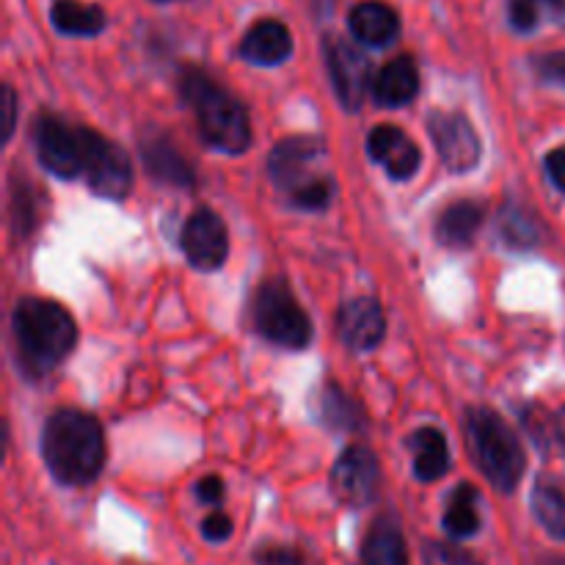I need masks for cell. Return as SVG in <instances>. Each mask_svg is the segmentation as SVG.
<instances>
[{
	"instance_id": "ba28073f",
	"label": "cell",
	"mask_w": 565,
	"mask_h": 565,
	"mask_svg": "<svg viewBox=\"0 0 565 565\" xmlns=\"http://www.w3.org/2000/svg\"><path fill=\"white\" fill-rule=\"evenodd\" d=\"M33 141L50 174L61 180L83 177V127H72L55 114H39L33 121Z\"/></svg>"
},
{
	"instance_id": "5bb4252c",
	"label": "cell",
	"mask_w": 565,
	"mask_h": 565,
	"mask_svg": "<svg viewBox=\"0 0 565 565\" xmlns=\"http://www.w3.org/2000/svg\"><path fill=\"white\" fill-rule=\"evenodd\" d=\"M367 152L375 163L384 166L392 180H412L423 163L417 143L395 125L375 127L367 138Z\"/></svg>"
},
{
	"instance_id": "9a60e30c",
	"label": "cell",
	"mask_w": 565,
	"mask_h": 565,
	"mask_svg": "<svg viewBox=\"0 0 565 565\" xmlns=\"http://www.w3.org/2000/svg\"><path fill=\"white\" fill-rule=\"evenodd\" d=\"M241 55L254 66H279L292 55V33L279 20H259L246 31Z\"/></svg>"
},
{
	"instance_id": "2e32d148",
	"label": "cell",
	"mask_w": 565,
	"mask_h": 565,
	"mask_svg": "<svg viewBox=\"0 0 565 565\" xmlns=\"http://www.w3.org/2000/svg\"><path fill=\"white\" fill-rule=\"evenodd\" d=\"M348 28L353 39L367 47H390L401 36V17L381 0H364L348 14Z\"/></svg>"
},
{
	"instance_id": "d6986e66",
	"label": "cell",
	"mask_w": 565,
	"mask_h": 565,
	"mask_svg": "<svg viewBox=\"0 0 565 565\" xmlns=\"http://www.w3.org/2000/svg\"><path fill=\"white\" fill-rule=\"evenodd\" d=\"M483 218L486 210L480 202H472V199L452 202L450 207L441 210L439 221H436V237L447 248H467L472 246Z\"/></svg>"
},
{
	"instance_id": "f1b7e54d",
	"label": "cell",
	"mask_w": 565,
	"mask_h": 565,
	"mask_svg": "<svg viewBox=\"0 0 565 565\" xmlns=\"http://www.w3.org/2000/svg\"><path fill=\"white\" fill-rule=\"evenodd\" d=\"M530 64H533V72L539 75V81L550 83V86H565V50L535 55Z\"/></svg>"
},
{
	"instance_id": "d590c367",
	"label": "cell",
	"mask_w": 565,
	"mask_h": 565,
	"mask_svg": "<svg viewBox=\"0 0 565 565\" xmlns=\"http://www.w3.org/2000/svg\"><path fill=\"white\" fill-rule=\"evenodd\" d=\"M3 108H6L3 130H6V138H11V132H14V116H17V97L11 86L3 88Z\"/></svg>"
},
{
	"instance_id": "7402d4cb",
	"label": "cell",
	"mask_w": 565,
	"mask_h": 565,
	"mask_svg": "<svg viewBox=\"0 0 565 565\" xmlns=\"http://www.w3.org/2000/svg\"><path fill=\"white\" fill-rule=\"evenodd\" d=\"M414 447V475H417L423 483H436L439 478H445L447 469H450V447L441 430L436 428H423L414 434L412 439Z\"/></svg>"
},
{
	"instance_id": "74e56055",
	"label": "cell",
	"mask_w": 565,
	"mask_h": 565,
	"mask_svg": "<svg viewBox=\"0 0 565 565\" xmlns=\"http://www.w3.org/2000/svg\"><path fill=\"white\" fill-rule=\"evenodd\" d=\"M160 3H166V0H160Z\"/></svg>"
},
{
	"instance_id": "6da1fadb",
	"label": "cell",
	"mask_w": 565,
	"mask_h": 565,
	"mask_svg": "<svg viewBox=\"0 0 565 565\" xmlns=\"http://www.w3.org/2000/svg\"><path fill=\"white\" fill-rule=\"evenodd\" d=\"M42 456L50 475L64 486H88L105 467L103 425L86 412L61 408L42 430Z\"/></svg>"
},
{
	"instance_id": "1f68e13d",
	"label": "cell",
	"mask_w": 565,
	"mask_h": 565,
	"mask_svg": "<svg viewBox=\"0 0 565 565\" xmlns=\"http://www.w3.org/2000/svg\"><path fill=\"white\" fill-rule=\"evenodd\" d=\"M232 530L235 527H232V519L226 513H210L202 522V535L207 541H213V544H221V541L230 539Z\"/></svg>"
},
{
	"instance_id": "7a4b0ae2",
	"label": "cell",
	"mask_w": 565,
	"mask_h": 565,
	"mask_svg": "<svg viewBox=\"0 0 565 565\" xmlns=\"http://www.w3.org/2000/svg\"><path fill=\"white\" fill-rule=\"evenodd\" d=\"M17 353L28 373L47 375L72 353L77 342V326L61 303L44 298H25L17 303L14 318Z\"/></svg>"
},
{
	"instance_id": "277c9868",
	"label": "cell",
	"mask_w": 565,
	"mask_h": 565,
	"mask_svg": "<svg viewBox=\"0 0 565 565\" xmlns=\"http://www.w3.org/2000/svg\"><path fill=\"white\" fill-rule=\"evenodd\" d=\"M463 430L475 463L489 478V483L502 494L516 489L524 475V450L505 419L491 408H469L463 417Z\"/></svg>"
},
{
	"instance_id": "ac0fdd59",
	"label": "cell",
	"mask_w": 565,
	"mask_h": 565,
	"mask_svg": "<svg viewBox=\"0 0 565 565\" xmlns=\"http://www.w3.org/2000/svg\"><path fill=\"white\" fill-rule=\"evenodd\" d=\"M141 158L154 180L177 188L193 185L191 163L182 158L180 149H177L174 143H171V138H166L163 132H149V136H143Z\"/></svg>"
},
{
	"instance_id": "ffe728a7",
	"label": "cell",
	"mask_w": 565,
	"mask_h": 565,
	"mask_svg": "<svg viewBox=\"0 0 565 565\" xmlns=\"http://www.w3.org/2000/svg\"><path fill=\"white\" fill-rule=\"evenodd\" d=\"M50 22L64 36H97L108 25V17L97 3L81 0H53L50 3Z\"/></svg>"
},
{
	"instance_id": "836d02e7",
	"label": "cell",
	"mask_w": 565,
	"mask_h": 565,
	"mask_svg": "<svg viewBox=\"0 0 565 565\" xmlns=\"http://www.w3.org/2000/svg\"><path fill=\"white\" fill-rule=\"evenodd\" d=\"M544 166H546V177L552 180V185H555L557 191L565 193V147L552 149V152L546 154Z\"/></svg>"
},
{
	"instance_id": "f546056e",
	"label": "cell",
	"mask_w": 565,
	"mask_h": 565,
	"mask_svg": "<svg viewBox=\"0 0 565 565\" xmlns=\"http://www.w3.org/2000/svg\"><path fill=\"white\" fill-rule=\"evenodd\" d=\"M425 565H480L469 555L467 550H458L452 544H441V541H430L425 546Z\"/></svg>"
},
{
	"instance_id": "52a82bcc",
	"label": "cell",
	"mask_w": 565,
	"mask_h": 565,
	"mask_svg": "<svg viewBox=\"0 0 565 565\" xmlns=\"http://www.w3.org/2000/svg\"><path fill=\"white\" fill-rule=\"evenodd\" d=\"M83 177L97 196L121 202L132 188L130 158L103 132L83 127Z\"/></svg>"
},
{
	"instance_id": "9c48e42d",
	"label": "cell",
	"mask_w": 565,
	"mask_h": 565,
	"mask_svg": "<svg viewBox=\"0 0 565 565\" xmlns=\"http://www.w3.org/2000/svg\"><path fill=\"white\" fill-rule=\"evenodd\" d=\"M326 64H329L331 83H334V92L340 97V103L348 110L362 108L367 92H373V66L370 58L342 36H326L323 42Z\"/></svg>"
},
{
	"instance_id": "8d00e7d4",
	"label": "cell",
	"mask_w": 565,
	"mask_h": 565,
	"mask_svg": "<svg viewBox=\"0 0 565 565\" xmlns=\"http://www.w3.org/2000/svg\"><path fill=\"white\" fill-rule=\"evenodd\" d=\"M544 565H565V561H561V557H552V561H546Z\"/></svg>"
},
{
	"instance_id": "d4e9b609",
	"label": "cell",
	"mask_w": 565,
	"mask_h": 565,
	"mask_svg": "<svg viewBox=\"0 0 565 565\" xmlns=\"http://www.w3.org/2000/svg\"><path fill=\"white\" fill-rule=\"evenodd\" d=\"M530 502H533V513L541 527L552 539L565 541V491L561 486L550 483V480H539Z\"/></svg>"
},
{
	"instance_id": "484cf974",
	"label": "cell",
	"mask_w": 565,
	"mask_h": 565,
	"mask_svg": "<svg viewBox=\"0 0 565 565\" xmlns=\"http://www.w3.org/2000/svg\"><path fill=\"white\" fill-rule=\"evenodd\" d=\"M524 425L533 434L535 445H541L544 450L557 452V456L565 458V406L557 408V412H541V408H533L524 417Z\"/></svg>"
},
{
	"instance_id": "5b68a950",
	"label": "cell",
	"mask_w": 565,
	"mask_h": 565,
	"mask_svg": "<svg viewBox=\"0 0 565 565\" xmlns=\"http://www.w3.org/2000/svg\"><path fill=\"white\" fill-rule=\"evenodd\" d=\"M323 141L312 136L285 138L270 152V180L290 196V202L298 210H326L331 204L334 185H331L329 177L315 171V166H318V160H323Z\"/></svg>"
},
{
	"instance_id": "4fadbf2b",
	"label": "cell",
	"mask_w": 565,
	"mask_h": 565,
	"mask_svg": "<svg viewBox=\"0 0 565 565\" xmlns=\"http://www.w3.org/2000/svg\"><path fill=\"white\" fill-rule=\"evenodd\" d=\"M337 331L351 351H373L386 334L384 309L375 298H353L337 315Z\"/></svg>"
},
{
	"instance_id": "e575fe53",
	"label": "cell",
	"mask_w": 565,
	"mask_h": 565,
	"mask_svg": "<svg viewBox=\"0 0 565 565\" xmlns=\"http://www.w3.org/2000/svg\"><path fill=\"white\" fill-rule=\"evenodd\" d=\"M196 497L204 502V505H218L224 500V480L215 478V475H207L196 483Z\"/></svg>"
},
{
	"instance_id": "30bf717a",
	"label": "cell",
	"mask_w": 565,
	"mask_h": 565,
	"mask_svg": "<svg viewBox=\"0 0 565 565\" xmlns=\"http://www.w3.org/2000/svg\"><path fill=\"white\" fill-rule=\"evenodd\" d=\"M428 132L436 143L441 163L456 174L480 163V138L472 121L461 110H436L428 119Z\"/></svg>"
},
{
	"instance_id": "cb8c5ba5",
	"label": "cell",
	"mask_w": 565,
	"mask_h": 565,
	"mask_svg": "<svg viewBox=\"0 0 565 565\" xmlns=\"http://www.w3.org/2000/svg\"><path fill=\"white\" fill-rule=\"evenodd\" d=\"M445 530L452 535V539H472V535H478L480 511H478V489H475V486L463 483L452 491L445 511Z\"/></svg>"
},
{
	"instance_id": "8fae6325",
	"label": "cell",
	"mask_w": 565,
	"mask_h": 565,
	"mask_svg": "<svg viewBox=\"0 0 565 565\" xmlns=\"http://www.w3.org/2000/svg\"><path fill=\"white\" fill-rule=\"evenodd\" d=\"M180 246L196 270H218L230 254V232L224 218L213 210L199 207L182 226Z\"/></svg>"
},
{
	"instance_id": "4dcf8cb0",
	"label": "cell",
	"mask_w": 565,
	"mask_h": 565,
	"mask_svg": "<svg viewBox=\"0 0 565 565\" xmlns=\"http://www.w3.org/2000/svg\"><path fill=\"white\" fill-rule=\"evenodd\" d=\"M14 210H11V221H14V230L20 235L31 232V226L36 224V196L31 191H14V199H11Z\"/></svg>"
},
{
	"instance_id": "e0dca14e",
	"label": "cell",
	"mask_w": 565,
	"mask_h": 565,
	"mask_svg": "<svg viewBox=\"0 0 565 565\" xmlns=\"http://www.w3.org/2000/svg\"><path fill=\"white\" fill-rule=\"evenodd\" d=\"M419 92V72L412 55H397L386 61L373 77V99L384 108H401L408 105Z\"/></svg>"
},
{
	"instance_id": "4316f807",
	"label": "cell",
	"mask_w": 565,
	"mask_h": 565,
	"mask_svg": "<svg viewBox=\"0 0 565 565\" xmlns=\"http://www.w3.org/2000/svg\"><path fill=\"white\" fill-rule=\"evenodd\" d=\"M500 232L502 241L513 248H530L539 243V221L527 213V210L516 207V204H508L500 215Z\"/></svg>"
},
{
	"instance_id": "d6a6232c",
	"label": "cell",
	"mask_w": 565,
	"mask_h": 565,
	"mask_svg": "<svg viewBox=\"0 0 565 565\" xmlns=\"http://www.w3.org/2000/svg\"><path fill=\"white\" fill-rule=\"evenodd\" d=\"M259 565H303V557L296 550H287V546H263L257 552Z\"/></svg>"
},
{
	"instance_id": "7c38bea8",
	"label": "cell",
	"mask_w": 565,
	"mask_h": 565,
	"mask_svg": "<svg viewBox=\"0 0 565 565\" xmlns=\"http://www.w3.org/2000/svg\"><path fill=\"white\" fill-rule=\"evenodd\" d=\"M379 458L362 445L348 447L331 469V489L337 500L351 508H364L379 491Z\"/></svg>"
},
{
	"instance_id": "603a6c76",
	"label": "cell",
	"mask_w": 565,
	"mask_h": 565,
	"mask_svg": "<svg viewBox=\"0 0 565 565\" xmlns=\"http://www.w3.org/2000/svg\"><path fill=\"white\" fill-rule=\"evenodd\" d=\"M508 22L519 33H535L541 25H565V0H508Z\"/></svg>"
},
{
	"instance_id": "3957f363",
	"label": "cell",
	"mask_w": 565,
	"mask_h": 565,
	"mask_svg": "<svg viewBox=\"0 0 565 565\" xmlns=\"http://www.w3.org/2000/svg\"><path fill=\"white\" fill-rule=\"evenodd\" d=\"M182 99L193 108L199 121V132L210 147L221 149L226 154H241L252 147V121L248 110L243 108L241 99L232 97L221 83L204 70L182 72L180 77Z\"/></svg>"
},
{
	"instance_id": "8992f818",
	"label": "cell",
	"mask_w": 565,
	"mask_h": 565,
	"mask_svg": "<svg viewBox=\"0 0 565 565\" xmlns=\"http://www.w3.org/2000/svg\"><path fill=\"white\" fill-rule=\"evenodd\" d=\"M254 323L268 342L290 351H301L312 340V323L298 307L296 296L285 281L274 279L259 287L254 298Z\"/></svg>"
},
{
	"instance_id": "83f0119b",
	"label": "cell",
	"mask_w": 565,
	"mask_h": 565,
	"mask_svg": "<svg viewBox=\"0 0 565 565\" xmlns=\"http://www.w3.org/2000/svg\"><path fill=\"white\" fill-rule=\"evenodd\" d=\"M323 419L331 425V428L340 430H356L362 428V412H359L356 401L345 395L337 386H329L323 395Z\"/></svg>"
},
{
	"instance_id": "44dd1931",
	"label": "cell",
	"mask_w": 565,
	"mask_h": 565,
	"mask_svg": "<svg viewBox=\"0 0 565 565\" xmlns=\"http://www.w3.org/2000/svg\"><path fill=\"white\" fill-rule=\"evenodd\" d=\"M362 565H408L406 539L392 519H379L362 546Z\"/></svg>"
}]
</instances>
